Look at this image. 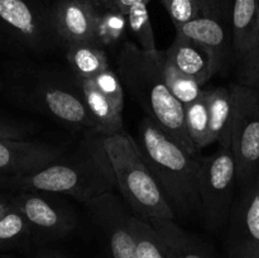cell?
<instances>
[{
    "label": "cell",
    "instance_id": "d590c367",
    "mask_svg": "<svg viewBox=\"0 0 259 258\" xmlns=\"http://www.w3.org/2000/svg\"><path fill=\"white\" fill-rule=\"evenodd\" d=\"M258 174H259V172H258Z\"/></svg>",
    "mask_w": 259,
    "mask_h": 258
},
{
    "label": "cell",
    "instance_id": "7c38bea8",
    "mask_svg": "<svg viewBox=\"0 0 259 258\" xmlns=\"http://www.w3.org/2000/svg\"><path fill=\"white\" fill-rule=\"evenodd\" d=\"M67 144L29 139H0V176H27L40 171L68 151Z\"/></svg>",
    "mask_w": 259,
    "mask_h": 258
},
{
    "label": "cell",
    "instance_id": "8992f818",
    "mask_svg": "<svg viewBox=\"0 0 259 258\" xmlns=\"http://www.w3.org/2000/svg\"><path fill=\"white\" fill-rule=\"evenodd\" d=\"M0 35L20 52L52 55L63 43L53 17V2L0 0Z\"/></svg>",
    "mask_w": 259,
    "mask_h": 258
},
{
    "label": "cell",
    "instance_id": "d6986e66",
    "mask_svg": "<svg viewBox=\"0 0 259 258\" xmlns=\"http://www.w3.org/2000/svg\"><path fill=\"white\" fill-rule=\"evenodd\" d=\"M67 67L78 81L93 80L110 67L106 50L96 40L68 43L63 46Z\"/></svg>",
    "mask_w": 259,
    "mask_h": 258
},
{
    "label": "cell",
    "instance_id": "52a82bcc",
    "mask_svg": "<svg viewBox=\"0 0 259 258\" xmlns=\"http://www.w3.org/2000/svg\"><path fill=\"white\" fill-rule=\"evenodd\" d=\"M237 182V163L232 148L219 147L217 152L201 159L199 195L201 218L209 229H220L232 215Z\"/></svg>",
    "mask_w": 259,
    "mask_h": 258
},
{
    "label": "cell",
    "instance_id": "8fae6325",
    "mask_svg": "<svg viewBox=\"0 0 259 258\" xmlns=\"http://www.w3.org/2000/svg\"><path fill=\"white\" fill-rule=\"evenodd\" d=\"M85 206L94 223L105 234L113 258H139L129 225L132 211L114 192L90 200Z\"/></svg>",
    "mask_w": 259,
    "mask_h": 258
},
{
    "label": "cell",
    "instance_id": "5bb4252c",
    "mask_svg": "<svg viewBox=\"0 0 259 258\" xmlns=\"http://www.w3.org/2000/svg\"><path fill=\"white\" fill-rule=\"evenodd\" d=\"M98 0H55L53 17L63 46L95 40L100 10Z\"/></svg>",
    "mask_w": 259,
    "mask_h": 258
},
{
    "label": "cell",
    "instance_id": "3957f363",
    "mask_svg": "<svg viewBox=\"0 0 259 258\" xmlns=\"http://www.w3.org/2000/svg\"><path fill=\"white\" fill-rule=\"evenodd\" d=\"M9 89L18 104L71 131H98L83 101L80 82L68 67L18 65L10 72Z\"/></svg>",
    "mask_w": 259,
    "mask_h": 258
},
{
    "label": "cell",
    "instance_id": "4dcf8cb0",
    "mask_svg": "<svg viewBox=\"0 0 259 258\" xmlns=\"http://www.w3.org/2000/svg\"><path fill=\"white\" fill-rule=\"evenodd\" d=\"M13 196H14V194H10V192L2 191L0 190V219L8 211V209L12 206Z\"/></svg>",
    "mask_w": 259,
    "mask_h": 258
},
{
    "label": "cell",
    "instance_id": "d6a6232c",
    "mask_svg": "<svg viewBox=\"0 0 259 258\" xmlns=\"http://www.w3.org/2000/svg\"><path fill=\"white\" fill-rule=\"evenodd\" d=\"M43 2H51V0H43Z\"/></svg>",
    "mask_w": 259,
    "mask_h": 258
},
{
    "label": "cell",
    "instance_id": "9a60e30c",
    "mask_svg": "<svg viewBox=\"0 0 259 258\" xmlns=\"http://www.w3.org/2000/svg\"><path fill=\"white\" fill-rule=\"evenodd\" d=\"M166 57L179 70L194 77L202 86L222 70V66L209 48L180 34H176L174 43L166 50Z\"/></svg>",
    "mask_w": 259,
    "mask_h": 258
},
{
    "label": "cell",
    "instance_id": "7a4b0ae2",
    "mask_svg": "<svg viewBox=\"0 0 259 258\" xmlns=\"http://www.w3.org/2000/svg\"><path fill=\"white\" fill-rule=\"evenodd\" d=\"M164 62L166 51H143L131 40L121 43L115 53V71L124 89L138 101L147 116L182 148L196 156L185 123L184 105L166 83Z\"/></svg>",
    "mask_w": 259,
    "mask_h": 258
},
{
    "label": "cell",
    "instance_id": "836d02e7",
    "mask_svg": "<svg viewBox=\"0 0 259 258\" xmlns=\"http://www.w3.org/2000/svg\"><path fill=\"white\" fill-rule=\"evenodd\" d=\"M258 47H259V46H258ZM258 47H257V48H258ZM257 48H255V50H257Z\"/></svg>",
    "mask_w": 259,
    "mask_h": 258
},
{
    "label": "cell",
    "instance_id": "ffe728a7",
    "mask_svg": "<svg viewBox=\"0 0 259 258\" xmlns=\"http://www.w3.org/2000/svg\"><path fill=\"white\" fill-rule=\"evenodd\" d=\"M129 225L139 258H176L151 223L142 220L132 212Z\"/></svg>",
    "mask_w": 259,
    "mask_h": 258
},
{
    "label": "cell",
    "instance_id": "277c9868",
    "mask_svg": "<svg viewBox=\"0 0 259 258\" xmlns=\"http://www.w3.org/2000/svg\"><path fill=\"white\" fill-rule=\"evenodd\" d=\"M139 147L175 219L201 217L199 175L201 159L182 148L149 116L138 129Z\"/></svg>",
    "mask_w": 259,
    "mask_h": 258
},
{
    "label": "cell",
    "instance_id": "5b68a950",
    "mask_svg": "<svg viewBox=\"0 0 259 258\" xmlns=\"http://www.w3.org/2000/svg\"><path fill=\"white\" fill-rule=\"evenodd\" d=\"M104 144L113 166L118 190L131 211L148 223L176 220L144 159L138 142L121 131L104 136Z\"/></svg>",
    "mask_w": 259,
    "mask_h": 258
},
{
    "label": "cell",
    "instance_id": "ac0fdd59",
    "mask_svg": "<svg viewBox=\"0 0 259 258\" xmlns=\"http://www.w3.org/2000/svg\"><path fill=\"white\" fill-rule=\"evenodd\" d=\"M207 108L210 119V144L219 143L220 147L232 148V125L234 101L230 88L206 90Z\"/></svg>",
    "mask_w": 259,
    "mask_h": 258
},
{
    "label": "cell",
    "instance_id": "6da1fadb",
    "mask_svg": "<svg viewBox=\"0 0 259 258\" xmlns=\"http://www.w3.org/2000/svg\"><path fill=\"white\" fill-rule=\"evenodd\" d=\"M118 189L100 132H83L80 143L47 167L27 176L7 177L2 190L46 191L73 197L83 205Z\"/></svg>",
    "mask_w": 259,
    "mask_h": 258
},
{
    "label": "cell",
    "instance_id": "30bf717a",
    "mask_svg": "<svg viewBox=\"0 0 259 258\" xmlns=\"http://www.w3.org/2000/svg\"><path fill=\"white\" fill-rule=\"evenodd\" d=\"M83 101L104 136L123 131L124 86L114 68L109 67L93 80L78 81Z\"/></svg>",
    "mask_w": 259,
    "mask_h": 258
},
{
    "label": "cell",
    "instance_id": "484cf974",
    "mask_svg": "<svg viewBox=\"0 0 259 258\" xmlns=\"http://www.w3.org/2000/svg\"><path fill=\"white\" fill-rule=\"evenodd\" d=\"M164 78L171 93L184 106L197 100L204 91L199 81L179 70L167 57L164 62Z\"/></svg>",
    "mask_w": 259,
    "mask_h": 258
},
{
    "label": "cell",
    "instance_id": "2e32d148",
    "mask_svg": "<svg viewBox=\"0 0 259 258\" xmlns=\"http://www.w3.org/2000/svg\"><path fill=\"white\" fill-rule=\"evenodd\" d=\"M230 27L233 55L237 62L259 46V0H233Z\"/></svg>",
    "mask_w": 259,
    "mask_h": 258
},
{
    "label": "cell",
    "instance_id": "f546056e",
    "mask_svg": "<svg viewBox=\"0 0 259 258\" xmlns=\"http://www.w3.org/2000/svg\"><path fill=\"white\" fill-rule=\"evenodd\" d=\"M111 2H113L114 8L126 15L134 7L139 4H148L151 0H111Z\"/></svg>",
    "mask_w": 259,
    "mask_h": 258
},
{
    "label": "cell",
    "instance_id": "83f0119b",
    "mask_svg": "<svg viewBox=\"0 0 259 258\" xmlns=\"http://www.w3.org/2000/svg\"><path fill=\"white\" fill-rule=\"evenodd\" d=\"M237 82L259 90V47L237 61Z\"/></svg>",
    "mask_w": 259,
    "mask_h": 258
},
{
    "label": "cell",
    "instance_id": "1f68e13d",
    "mask_svg": "<svg viewBox=\"0 0 259 258\" xmlns=\"http://www.w3.org/2000/svg\"><path fill=\"white\" fill-rule=\"evenodd\" d=\"M3 180H4V176H0V190L3 187Z\"/></svg>",
    "mask_w": 259,
    "mask_h": 258
},
{
    "label": "cell",
    "instance_id": "9c48e42d",
    "mask_svg": "<svg viewBox=\"0 0 259 258\" xmlns=\"http://www.w3.org/2000/svg\"><path fill=\"white\" fill-rule=\"evenodd\" d=\"M15 206L23 212L32 229V237L58 239L72 232L77 223L76 212L61 195L46 191H17Z\"/></svg>",
    "mask_w": 259,
    "mask_h": 258
},
{
    "label": "cell",
    "instance_id": "e0dca14e",
    "mask_svg": "<svg viewBox=\"0 0 259 258\" xmlns=\"http://www.w3.org/2000/svg\"><path fill=\"white\" fill-rule=\"evenodd\" d=\"M223 18L200 17L176 28V34L184 35L209 48L217 57L219 65L224 66L229 53H233L232 38H228Z\"/></svg>",
    "mask_w": 259,
    "mask_h": 258
},
{
    "label": "cell",
    "instance_id": "ba28073f",
    "mask_svg": "<svg viewBox=\"0 0 259 258\" xmlns=\"http://www.w3.org/2000/svg\"><path fill=\"white\" fill-rule=\"evenodd\" d=\"M234 101L232 152L237 163V180L245 187L259 172V90L230 83Z\"/></svg>",
    "mask_w": 259,
    "mask_h": 258
},
{
    "label": "cell",
    "instance_id": "f1b7e54d",
    "mask_svg": "<svg viewBox=\"0 0 259 258\" xmlns=\"http://www.w3.org/2000/svg\"><path fill=\"white\" fill-rule=\"evenodd\" d=\"M34 132V126L30 124L0 116V139H27Z\"/></svg>",
    "mask_w": 259,
    "mask_h": 258
},
{
    "label": "cell",
    "instance_id": "e575fe53",
    "mask_svg": "<svg viewBox=\"0 0 259 258\" xmlns=\"http://www.w3.org/2000/svg\"><path fill=\"white\" fill-rule=\"evenodd\" d=\"M98 2H99V0H98Z\"/></svg>",
    "mask_w": 259,
    "mask_h": 258
},
{
    "label": "cell",
    "instance_id": "4fadbf2b",
    "mask_svg": "<svg viewBox=\"0 0 259 258\" xmlns=\"http://www.w3.org/2000/svg\"><path fill=\"white\" fill-rule=\"evenodd\" d=\"M229 243L233 258H259V174L232 211Z\"/></svg>",
    "mask_w": 259,
    "mask_h": 258
},
{
    "label": "cell",
    "instance_id": "d4e9b609",
    "mask_svg": "<svg viewBox=\"0 0 259 258\" xmlns=\"http://www.w3.org/2000/svg\"><path fill=\"white\" fill-rule=\"evenodd\" d=\"M29 238H32L29 223L13 202L0 219V248L19 247Z\"/></svg>",
    "mask_w": 259,
    "mask_h": 258
},
{
    "label": "cell",
    "instance_id": "4316f807",
    "mask_svg": "<svg viewBox=\"0 0 259 258\" xmlns=\"http://www.w3.org/2000/svg\"><path fill=\"white\" fill-rule=\"evenodd\" d=\"M126 22H128V30L134 38V43L139 48L143 51L158 50L147 4H139L134 7L126 14Z\"/></svg>",
    "mask_w": 259,
    "mask_h": 258
},
{
    "label": "cell",
    "instance_id": "cb8c5ba5",
    "mask_svg": "<svg viewBox=\"0 0 259 258\" xmlns=\"http://www.w3.org/2000/svg\"><path fill=\"white\" fill-rule=\"evenodd\" d=\"M159 237L171 248L176 258H204L197 249L195 240L175 223V220H159L151 223Z\"/></svg>",
    "mask_w": 259,
    "mask_h": 258
},
{
    "label": "cell",
    "instance_id": "603a6c76",
    "mask_svg": "<svg viewBox=\"0 0 259 258\" xmlns=\"http://www.w3.org/2000/svg\"><path fill=\"white\" fill-rule=\"evenodd\" d=\"M128 29L126 15L116 8H110L106 12H100L96 24L95 40L105 50L111 47L118 48L124 40Z\"/></svg>",
    "mask_w": 259,
    "mask_h": 258
},
{
    "label": "cell",
    "instance_id": "7402d4cb",
    "mask_svg": "<svg viewBox=\"0 0 259 258\" xmlns=\"http://www.w3.org/2000/svg\"><path fill=\"white\" fill-rule=\"evenodd\" d=\"M184 108L187 133L196 151L210 146V119L206 90L202 91L201 96L197 100Z\"/></svg>",
    "mask_w": 259,
    "mask_h": 258
},
{
    "label": "cell",
    "instance_id": "44dd1931",
    "mask_svg": "<svg viewBox=\"0 0 259 258\" xmlns=\"http://www.w3.org/2000/svg\"><path fill=\"white\" fill-rule=\"evenodd\" d=\"M175 28L200 17L222 18L223 5L219 0H161Z\"/></svg>",
    "mask_w": 259,
    "mask_h": 258
}]
</instances>
